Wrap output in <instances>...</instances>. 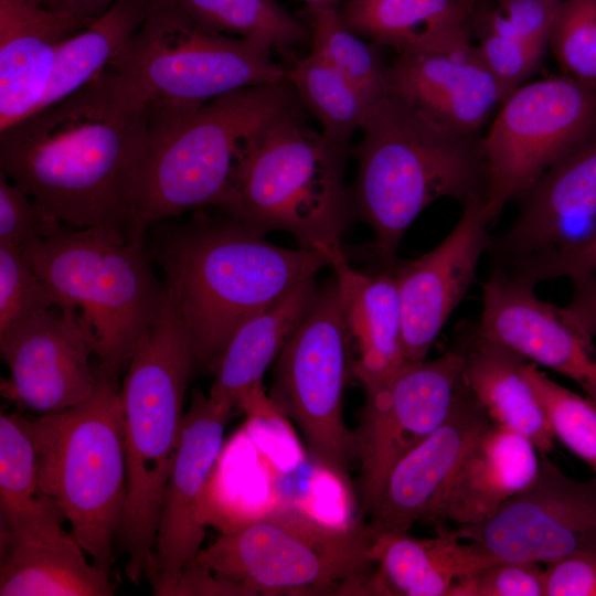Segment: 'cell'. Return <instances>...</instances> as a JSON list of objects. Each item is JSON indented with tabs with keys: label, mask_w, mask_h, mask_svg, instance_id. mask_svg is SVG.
<instances>
[{
	"label": "cell",
	"mask_w": 596,
	"mask_h": 596,
	"mask_svg": "<svg viewBox=\"0 0 596 596\" xmlns=\"http://www.w3.org/2000/svg\"><path fill=\"white\" fill-rule=\"evenodd\" d=\"M159 136L149 109L106 67L0 131V174L67 227L127 235L132 183Z\"/></svg>",
	"instance_id": "obj_1"
},
{
	"label": "cell",
	"mask_w": 596,
	"mask_h": 596,
	"mask_svg": "<svg viewBox=\"0 0 596 596\" xmlns=\"http://www.w3.org/2000/svg\"><path fill=\"white\" fill-rule=\"evenodd\" d=\"M149 255L164 273L195 366L210 370L246 320L328 267L316 251L277 246L225 214L200 210L159 231Z\"/></svg>",
	"instance_id": "obj_2"
},
{
	"label": "cell",
	"mask_w": 596,
	"mask_h": 596,
	"mask_svg": "<svg viewBox=\"0 0 596 596\" xmlns=\"http://www.w3.org/2000/svg\"><path fill=\"white\" fill-rule=\"evenodd\" d=\"M351 149L356 174L350 213L374 234V254L396 259L403 235L430 203L486 201L488 171L479 134L465 135L434 121L394 92L374 104Z\"/></svg>",
	"instance_id": "obj_3"
},
{
	"label": "cell",
	"mask_w": 596,
	"mask_h": 596,
	"mask_svg": "<svg viewBox=\"0 0 596 596\" xmlns=\"http://www.w3.org/2000/svg\"><path fill=\"white\" fill-rule=\"evenodd\" d=\"M301 108L284 78L216 97L156 139L132 183L128 237H146L149 228L187 211L219 209L265 131Z\"/></svg>",
	"instance_id": "obj_4"
},
{
	"label": "cell",
	"mask_w": 596,
	"mask_h": 596,
	"mask_svg": "<svg viewBox=\"0 0 596 596\" xmlns=\"http://www.w3.org/2000/svg\"><path fill=\"white\" fill-rule=\"evenodd\" d=\"M195 360L167 291L164 306L127 365L120 389L126 502L118 536L136 585L152 568L166 488L183 426Z\"/></svg>",
	"instance_id": "obj_5"
},
{
	"label": "cell",
	"mask_w": 596,
	"mask_h": 596,
	"mask_svg": "<svg viewBox=\"0 0 596 596\" xmlns=\"http://www.w3.org/2000/svg\"><path fill=\"white\" fill-rule=\"evenodd\" d=\"M273 51L265 40L202 28L177 0H152L107 67L169 132L216 97L283 81L286 67L273 58Z\"/></svg>",
	"instance_id": "obj_6"
},
{
	"label": "cell",
	"mask_w": 596,
	"mask_h": 596,
	"mask_svg": "<svg viewBox=\"0 0 596 596\" xmlns=\"http://www.w3.org/2000/svg\"><path fill=\"white\" fill-rule=\"evenodd\" d=\"M23 253L61 309L79 310L98 339V364L118 379L167 299L146 238L106 226L61 225Z\"/></svg>",
	"instance_id": "obj_7"
},
{
	"label": "cell",
	"mask_w": 596,
	"mask_h": 596,
	"mask_svg": "<svg viewBox=\"0 0 596 596\" xmlns=\"http://www.w3.org/2000/svg\"><path fill=\"white\" fill-rule=\"evenodd\" d=\"M305 110L265 131L219 209L257 234L288 232L299 247L324 256L341 248L350 216L344 169L351 149L309 127Z\"/></svg>",
	"instance_id": "obj_8"
},
{
	"label": "cell",
	"mask_w": 596,
	"mask_h": 596,
	"mask_svg": "<svg viewBox=\"0 0 596 596\" xmlns=\"http://www.w3.org/2000/svg\"><path fill=\"white\" fill-rule=\"evenodd\" d=\"M93 393L31 422L40 488L63 511L93 563L110 572L126 502L124 416L118 379L98 363Z\"/></svg>",
	"instance_id": "obj_9"
},
{
	"label": "cell",
	"mask_w": 596,
	"mask_h": 596,
	"mask_svg": "<svg viewBox=\"0 0 596 596\" xmlns=\"http://www.w3.org/2000/svg\"><path fill=\"white\" fill-rule=\"evenodd\" d=\"M372 541L364 517L333 525L280 508L219 536L190 564L241 585L249 596L368 595Z\"/></svg>",
	"instance_id": "obj_10"
},
{
	"label": "cell",
	"mask_w": 596,
	"mask_h": 596,
	"mask_svg": "<svg viewBox=\"0 0 596 596\" xmlns=\"http://www.w3.org/2000/svg\"><path fill=\"white\" fill-rule=\"evenodd\" d=\"M350 337L334 276L316 299L276 359L270 398L300 429L313 458L349 481L356 458L355 434L342 415L349 373Z\"/></svg>",
	"instance_id": "obj_11"
},
{
	"label": "cell",
	"mask_w": 596,
	"mask_h": 596,
	"mask_svg": "<svg viewBox=\"0 0 596 596\" xmlns=\"http://www.w3.org/2000/svg\"><path fill=\"white\" fill-rule=\"evenodd\" d=\"M594 128L596 86L561 74L513 91L482 137L490 224Z\"/></svg>",
	"instance_id": "obj_12"
},
{
	"label": "cell",
	"mask_w": 596,
	"mask_h": 596,
	"mask_svg": "<svg viewBox=\"0 0 596 596\" xmlns=\"http://www.w3.org/2000/svg\"><path fill=\"white\" fill-rule=\"evenodd\" d=\"M459 342L434 360L406 361L389 379L364 387L355 434L359 515L375 509L396 462L447 417L462 382Z\"/></svg>",
	"instance_id": "obj_13"
},
{
	"label": "cell",
	"mask_w": 596,
	"mask_h": 596,
	"mask_svg": "<svg viewBox=\"0 0 596 596\" xmlns=\"http://www.w3.org/2000/svg\"><path fill=\"white\" fill-rule=\"evenodd\" d=\"M454 534L500 562L550 564L577 552H596V476L571 479L540 453V469L529 487L490 519L459 525Z\"/></svg>",
	"instance_id": "obj_14"
},
{
	"label": "cell",
	"mask_w": 596,
	"mask_h": 596,
	"mask_svg": "<svg viewBox=\"0 0 596 596\" xmlns=\"http://www.w3.org/2000/svg\"><path fill=\"white\" fill-rule=\"evenodd\" d=\"M97 350L96 332L79 310L42 309L0 336L1 358L10 372L1 381V393L42 414L76 405L96 386L89 359Z\"/></svg>",
	"instance_id": "obj_15"
},
{
	"label": "cell",
	"mask_w": 596,
	"mask_h": 596,
	"mask_svg": "<svg viewBox=\"0 0 596 596\" xmlns=\"http://www.w3.org/2000/svg\"><path fill=\"white\" fill-rule=\"evenodd\" d=\"M233 411L198 389L192 393L164 492L153 565L146 575L155 595L167 596L202 549L203 497Z\"/></svg>",
	"instance_id": "obj_16"
},
{
	"label": "cell",
	"mask_w": 596,
	"mask_h": 596,
	"mask_svg": "<svg viewBox=\"0 0 596 596\" xmlns=\"http://www.w3.org/2000/svg\"><path fill=\"white\" fill-rule=\"evenodd\" d=\"M453 231L432 251L412 260L389 264L402 310L406 361L424 360L449 316L475 280L490 235L486 201L465 203Z\"/></svg>",
	"instance_id": "obj_17"
},
{
	"label": "cell",
	"mask_w": 596,
	"mask_h": 596,
	"mask_svg": "<svg viewBox=\"0 0 596 596\" xmlns=\"http://www.w3.org/2000/svg\"><path fill=\"white\" fill-rule=\"evenodd\" d=\"M478 333L526 360L575 381L596 401V348L561 307L541 300L534 287L496 266L482 285Z\"/></svg>",
	"instance_id": "obj_18"
},
{
	"label": "cell",
	"mask_w": 596,
	"mask_h": 596,
	"mask_svg": "<svg viewBox=\"0 0 596 596\" xmlns=\"http://www.w3.org/2000/svg\"><path fill=\"white\" fill-rule=\"evenodd\" d=\"M513 224L490 237L489 253L507 266L549 247L585 238L596 226V128L553 163L519 200Z\"/></svg>",
	"instance_id": "obj_19"
},
{
	"label": "cell",
	"mask_w": 596,
	"mask_h": 596,
	"mask_svg": "<svg viewBox=\"0 0 596 596\" xmlns=\"http://www.w3.org/2000/svg\"><path fill=\"white\" fill-rule=\"evenodd\" d=\"M491 424L462 380L445 421L390 471L380 500L369 515L372 535L407 532L415 522L428 521L465 455Z\"/></svg>",
	"instance_id": "obj_20"
},
{
	"label": "cell",
	"mask_w": 596,
	"mask_h": 596,
	"mask_svg": "<svg viewBox=\"0 0 596 596\" xmlns=\"http://www.w3.org/2000/svg\"><path fill=\"white\" fill-rule=\"evenodd\" d=\"M390 91L439 125L465 135L479 134L510 95L471 42L397 54L390 65Z\"/></svg>",
	"instance_id": "obj_21"
},
{
	"label": "cell",
	"mask_w": 596,
	"mask_h": 596,
	"mask_svg": "<svg viewBox=\"0 0 596 596\" xmlns=\"http://www.w3.org/2000/svg\"><path fill=\"white\" fill-rule=\"evenodd\" d=\"M92 21L43 0H0V131L36 111L60 46Z\"/></svg>",
	"instance_id": "obj_22"
},
{
	"label": "cell",
	"mask_w": 596,
	"mask_h": 596,
	"mask_svg": "<svg viewBox=\"0 0 596 596\" xmlns=\"http://www.w3.org/2000/svg\"><path fill=\"white\" fill-rule=\"evenodd\" d=\"M540 469V451L525 436L491 424L465 455L434 504L428 521L459 525L490 519L529 487Z\"/></svg>",
	"instance_id": "obj_23"
},
{
	"label": "cell",
	"mask_w": 596,
	"mask_h": 596,
	"mask_svg": "<svg viewBox=\"0 0 596 596\" xmlns=\"http://www.w3.org/2000/svg\"><path fill=\"white\" fill-rule=\"evenodd\" d=\"M333 270L341 309L358 359L352 374L363 389L392 376L405 362L402 310L393 273L384 265L376 274L354 269L342 248L324 255Z\"/></svg>",
	"instance_id": "obj_24"
},
{
	"label": "cell",
	"mask_w": 596,
	"mask_h": 596,
	"mask_svg": "<svg viewBox=\"0 0 596 596\" xmlns=\"http://www.w3.org/2000/svg\"><path fill=\"white\" fill-rule=\"evenodd\" d=\"M435 523V538L407 532L373 536L370 557L376 568L368 595L447 596L458 581L500 562L477 543H461L440 521Z\"/></svg>",
	"instance_id": "obj_25"
},
{
	"label": "cell",
	"mask_w": 596,
	"mask_h": 596,
	"mask_svg": "<svg viewBox=\"0 0 596 596\" xmlns=\"http://www.w3.org/2000/svg\"><path fill=\"white\" fill-rule=\"evenodd\" d=\"M477 0H343L341 21L397 54L445 50L471 42Z\"/></svg>",
	"instance_id": "obj_26"
},
{
	"label": "cell",
	"mask_w": 596,
	"mask_h": 596,
	"mask_svg": "<svg viewBox=\"0 0 596 596\" xmlns=\"http://www.w3.org/2000/svg\"><path fill=\"white\" fill-rule=\"evenodd\" d=\"M465 362L462 380L491 423L529 438L536 449H553L554 435L522 366L528 361L514 350L481 337L476 327L459 339Z\"/></svg>",
	"instance_id": "obj_27"
},
{
	"label": "cell",
	"mask_w": 596,
	"mask_h": 596,
	"mask_svg": "<svg viewBox=\"0 0 596 596\" xmlns=\"http://www.w3.org/2000/svg\"><path fill=\"white\" fill-rule=\"evenodd\" d=\"M318 288L310 277L268 308L246 320L231 337L211 368L214 381L210 396L240 408L256 387L310 310Z\"/></svg>",
	"instance_id": "obj_28"
},
{
	"label": "cell",
	"mask_w": 596,
	"mask_h": 596,
	"mask_svg": "<svg viewBox=\"0 0 596 596\" xmlns=\"http://www.w3.org/2000/svg\"><path fill=\"white\" fill-rule=\"evenodd\" d=\"M73 534L17 538L1 530V596H111L109 573L89 564Z\"/></svg>",
	"instance_id": "obj_29"
},
{
	"label": "cell",
	"mask_w": 596,
	"mask_h": 596,
	"mask_svg": "<svg viewBox=\"0 0 596 596\" xmlns=\"http://www.w3.org/2000/svg\"><path fill=\"white\" fill-rule=\"evenodd\" d=\"M0 508L4 529L17 538L65 534L60 507L40 488L31 422L17 414L0 416Z\"/></svg>",
	"instance_id": "obj_30"
},
{
	"label": "cell",
	"mask_w": 596,
	"mask_h": 596,
	"mask_svg": "<svg viewBox=\"0 0 596 596\" xmlns=\"http://www.w3.org/2000/svg\"><path fill=\"white\" fill-rule=\"evenodd\" d=\"M151 2L118 0L64 41L36 111L75 93L104 71L139 28Z\"/></svg>",
	"instance_id": "obj_31"
},
{
	"label": "cell",
	"mask_w": 596,
	"mask_h": 596,
	"mask_svg": "<svg viewBox=\"0 0 596 596\" xmlns=\"http://www.w3.org/2000/svg\"><path fill=\"white\" fill-rule=\"evenodd\" d=\"M285 78L306 111L319 121L321 132L350 147L353 134L361 129L373 105L340 72L312 52L286 67Z\"/></svg>",
	"instance_id": "obj_32"
},
{
	"label": "cell",
	"mask_w": 596,
	"mask_h": 596,
	"mask_svg": "<svg viewBox=\"0 0 596 596\" xmlns=\"http://www.w3.org/2000/svg\"><path fill=\"white\" fill-rule=\"evenodd\" d=\"M177 1L202 28L230 36L265 40L283 54L310 39V30L276 0Z\"/></svg>",
	"instance_id": "obj_33"
},
{
	"label": "cell",
	"mask_w": 596,
	"mask_h": 596,
	"mask_svg": "<svg viewBox=\"0 0 596 596\" xmlns=\"http://www.w3.org/2000/svg\"><path fill=\"white\" fill-rule=\"evenodd\" d=\"M310 52L340 72L371 104L390 92V65L381 46L351 31L338 10L310 14Z\"/></svg>",
	"instance_id": "obj_34"
},
{
	"label": "cell",
	"mask_w": 596,
	"mask_h": 596,
	"mask_svg": "<svg viewBox=\"0 0 596 596\" xmlns=\"http://www.w3.org/2000/svg\"><path fill=\"white\" fill-rule=\"evenodd\" d=\"M522 372L543 407L554 437L596 473V401L552 381L535 362L525 361Z\"/></svg>",
	"instance_id": "obj_35"
},
{
	"label": "cell",
	"mask_w": 596,
	"mask_h": 596,
	"mask_svg": "<svg viewBox=\"0 0 596 596\" xmlns=\"http://www.w3.org/2000/svg\"><path fill=\"white\" fill-rule=\"evenodd\" d=\"M561 0H478L471 36L491 35L546 50Z\"/></svg>",
	"instance_id": "obj_36"
},
{
	"label": "cell",
	"mask_w": 596,
	"mask_h": 596,
	"mask_svg": "<svg viewBox=\"0 0 596 596\" xmlns=\"http://www.w3.org/2000/svg\"><path fill=\"white\" fill-rule=\"evenodd\" d=\"M549 47L563 75L596 86V0H561Z\"/></svg>",
	"instance_id": "obj_37"
},
{
	"label": "cell",
	"mask_w": 596,
	"mask_h": 596,
	"mask_svg": "<svg viewBox=\"0 0 596 596\" xmlns=\"http://www.w3.org/2000/svg\"><path fill=\"white\" fill-rule=\"evenodd\" d=\"M58 307L57 299L33 269L23 251L0 241V336L35 312Z\"/></svg>",
	"instance_id": "obj_38"
},
{
	"label": "cell",
	"mask_w": 596,
	"mask_h": 596,
	"mask_svg": "<svg viewBox=\"0 0 596 596\" xmlns=\"http://www.w3.org/2000/svg\"><path fill=\"white\" fill-rule=\"evenodd\" d=\"M513 278L535 287L539 283L596 272V226L579 242L549 247L502 266Z\"/></svg>",
	"instance_id": "obj_39"
},
{
	"label": "cell",
	"mask_w": 596,
	"mask_h": 596,
	"mask_svg": "<svg viewBox=\"0 0 596 596\" xmlns=\"http://www.w3.org/2000/svg\"><path fill=\"white\" fill-rule=\"evenodd\" d=\"M447 596H545V573L538 563L502 561L458 581Z\"/></svg>",
	"instance_id": "obj_40"
},
{
	"label": "cell",
	"mask_w": 596,
	"mask_h": 596,
	"mask_svg": "<svg viewBox=\"0 0 596 596\" xmlns=\"http://www.w3.org/2000/svg\"><path fill=\"white\" fill-rule=\"evenodd\" d=\"M62 223L47 217L15 182L0 174V241L22 251L56 231Z\"/></svg>",
	"instance_id": "obj_41"
},
{
	"label": "cell",
	"mask_w": 596,
	"mask_h": 596,
	"mask_svg": "<svg viewBox=\"0 0 596 596\" xmlns=\"http://www.w3.org/2000/svg\"><path fill=\"white\" fill-rule=\"evenodd\" d=\"M545 596H596V552L582 551L547 564Z\"/></svg>",
	"instance_id": "obj_42"
},
{
	"label": "cell",
	"mask_w": 596,
	"mask_h": 596,
	"mask_svg": "<svg viewBox=\"0 0 596 596\" xmlns=\"http://www.w3.org/2000/svg\"><path fill=\"white\" fill-rule=\"evenodd\" d=\"M570 278L573 294L568 305L562 308L563 313L581 332L594 339L596 336V275L581 273Z\"/></svg>",
	"instance_id": "obj_43"
},
{
	"label": "cell",
	"mask_w": 596,
	"mask_h": 596,
	"mask_svg": "<svg viewBox=\"0 0 596 596\" xmlns=\"http://www.w3.org/2000/svg\"><path fill=\"white\" fill-rule=\"evenodd\" d=\"M193 596V595H241L249 596L241 585L214 575L207 568L190 564L188 565L175 584L169 589L167 596Z\"/></svg>",
	"instance_id": "obj_44"
},
{
	"label": "cell",
	"mask_w": 596,
	"mask_h": 596,
	"mask_svg": "<svg viewBox=\"0 0 596 596\" xmlns=\"http://www.w3.org/2000/svg\"><path fill=\"white\" fill-rule=\"evenodd\" d=\"M118 0H43L44 4L58 12L92 21L103 15Z\"/></svg>",
	"instance_id": "obj_45"
},
{
	"label": "cell",
	"mask_w": 596,
	"mask_h": 596,
	"mask_svg": "<svg viewBox=\"0 0 596 596\" xmlns=\"http://www.w3.org/2000/svg\"><path fill=\"white\" fill-rule=\"evenodd\" d=\"M307 9L309 14L321 10H338L343 2V0H301Z\"/></svg>",
	"instance_id": "obj_46"
},
{
	"label": "cell",
	"mask_w": 596,
	"mask_h": 596,
	"mask_svg": "<svg viewBox=\"0 0 596 596\" xmlns=\"http://www.w3.org/2000/svg\"><path fill=\"white\" fill-rule=\"evenodd\" d=\"M478 1V0H477Z\"/></svg>",
	"instance_id": "obj_47"
}]
</instances>
